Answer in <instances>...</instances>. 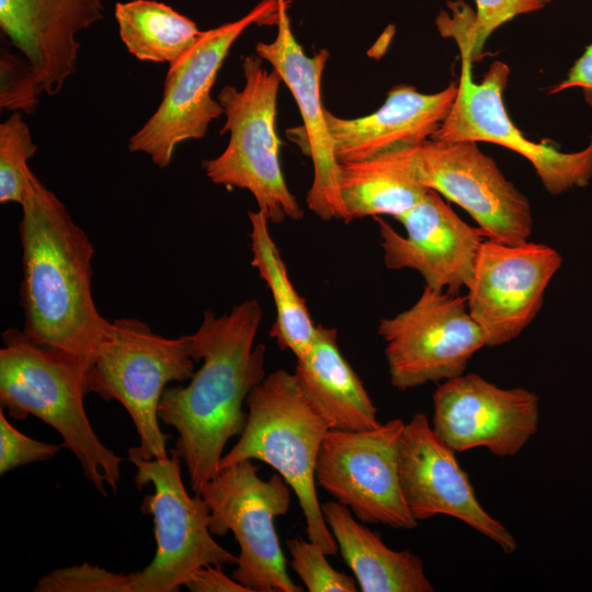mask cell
<instances>
[{
    "label": "cell",
    "instance_id": "6da1fadb",
    "mask_svg": "<svg viewBox=\"0 0 592 592\" xmlns=\"http://www.w3.org/2000/svg\"><path fill=\"white\" fill-rule=\"evenodd\" d=\"M262 316L257 299L220 316L206 310L193 333V358L202 366L187 386L163 390L158 415L179 433L171 453L185 463L195 494L219 471L227 442L247 423L242 406L266 376L265 346L254 345Z\"/></svg>",
    "mask_w": 592,
    "mask_h": 592
},
{
    "label": "cell",
    "instance_id": "7a4b0ae2",
    "mask_svg": "<svg viewBox=\"0 0 592 592\" xmlns=\"http://www.w3.org/2000/svg\"><path fill=\"white\" fill-rule=\"evenodd\" d=\"M31 182L19 224L23 330L41 344L91 361L110 325L92 295L94 247L34 173Z\"/></svg>",
    "mask_w": 592,
    "mask_h": 592
},
{
    "label": "cell",
    "instance_id": "3957f363",
    "mask_svg": "<svg viewBox=\"0 0 592 592\" xmlns=\"http://www.w3.org/2000/svg\"><path fill=\"white\" fill-rule=\"evenodd\" d=\"M2 342L0 407L13 419L31 414L50 425L78 458L88 481L103 497L105 485L116 493L123 458L101 442L83 405L90 394V361L41 344L16 328L7 329Z\"/></svg>",
    "mask_w": 592,
    "mask_h": 592
},
{
    "label": "cell",
    "instance_id": "277c9868",
    "mask_svg": "<svg viewBox=\"0 0 592 592\" xmlns=\"http://www.w3.org/2000/svg\"><path fill=\"white\" fill-rule=\"evenodd\" d=\"M247 423L237 443L223 455L221 468L243 459L273 467L295 492L308 539L329 556L339 551L316 492V464L330 429L303 392L295 373L277 369L248 395Z\"/></svg>",
    "mask_w": 592,
    "mask_h": 592
},
{
    "label": "cell",
    "instance_id": "5b68a950",
    "mask_svg": "<svg viewBox=\"0 0 592 592\" xmlns=\"http://www.w3.org/2000/svg\"><path fill=\"white\" fill-rule=\"evenodd\" d=\"M241 66L243 88L225 86L217 96L226 117L220 134L229 133L228 145L204 160L203 168L213 183L249 191L270 223L298 220L304 213L285 182L275 129L282 79L258 55L246 56Z\"/></svg>",
    "mask_w": 592,
    "mask_h": 592
},
{
    "label": "cell",
    "instance_id": "8992f818",
    "mask_svg": "<svg viewBox=\"0 0 592 592\" xmlns=\"http://www.w3.org/2000/svg\"><path fill=\"white\" fill-rule=\"evenodd\" d=\"M193 334L166 338L136 318L110 321L107 332L92 356L88 371L89 392L118 401L129 414L145 458L168 457L159 425L158 408L171 382L194 374Z\"/></svg>",
    "mask_w": 592,
    "mask_h": 592
},
{
    "label": "cell",
    "instance_id": "52a82bcc",
    "mask_svg": "<svg viewBox=\"0 0 592 592\" xmlns=\"http://www.w3.org/2000/svg\"><path fill=\"white\" fill-rule=\"evenodd\" d=\"M436 26L442 36L456 41L462 66L456 96L431 139L486 141L509 148L531 162L546 191L554 195L587 186L592 178V137L583 149L574 152H563L554 145L527 139L504 107L502 94L509 81V66L496 60L482 80L476 82L463 15L441 12Z\"/></svg>",
    "mask_w": 592,
    "mask_h": 592
},
{
    "label": "cell",
    "instance_id": "ba28073f",
    "mask_svg": "<svg viewBox=\"0 0 592 592\" xmlns=\"http://www.w3.org/2000/svg\"><path fill=\"white\" fill-rule=\"evenodd\" d=\"M179 459L172 453L171 457L149 459L138 446L128 449L136 487H153L140 510L152 516L157 544L151 562L133 572V592H177L203 566L237 565L238 557L221 547L209 531L206 501L186 491Z\"/></svg>",
    "mask_w": 592,
    "mask_h": 592
},
{
    "label": "cell",
    "instance_id": "9c48e42d",
    "mask_svg": "<svg viewBox=\"0 0 592 592\" xmlns=\"http://www.w3.org/2000/svg\"><path fill=\"white\" fill-rule=\"evenodd\" d=\"M251 459L221 468L201 496L210 509L209 531L234 533L239 545L232 578L251 592H303L286 569L274 519L287 513L288 483L277 473L264 480Z\"/></svg>",
    "mask_w": 592,
    "mask_h": 592
},
{
    "label": "cell",
    "instance_id": "30bf717a",
    "mask_svg": "<svg viewBox=\"0 0 592 592\" xmlns=\"http://www.w3.org/2000/svg\"><path fill=\"white\" fill-rule=\"evenodd\" d=\"M278 7V0H263L239 20L203 31L193 48L169 66L161 102L128 139V149L163 169L180 143L203 138L224 114L210 91L231 46L250 25L277 21Z\"/></svg>",
    "mask_w": 592,
    "mask_h": 592
},
{
    "label": "cell",
    "instance_id": "8fae6325",
    "mask_svg": "<svg viewBox=\"0 0 592 592\" xmlns=\"http://www.w3.org/2000/svg\"><path fill=\"white\" fill-rule=\"evenodd\" d=\"M377 331L398 390L463 375L471 356L487 346L467 297L429 286L409 309L382 319Z\"/></svg>",
    "mask_w": 592,
    "mask_h": 592
},
{
    "label": "cell",
    "instance_id": "7c38bea8",
    "mask_svg": "<svg viewBox=\"0 0 592 592\" xmlns=\"http://www.w3.org/2000/svg\"><path fill=\"white\" fill-rule=\"evenodd\" d=\"M391 419L365 431L329 430L316 464V481L367 524L411 530L399 480V443L405 428Z\"/></svg>",
    "mask_w": 592,
    "mask_h": 592
},
{
    "label": "cell",
    "instance_id": "4fadbf2b",
    "mask_svg": "<svg viewBox=\"0 0 592 592\" xmlns=\"http://www.w3.org/2000/svg\"><path fill=\"white\" fill-rule=\"evenodd\" d=\"M409 153L420 182L464 208L487 238L527 241L533 229L528 200L477 143L429 138L410 146Z\"/></svg>",
    "mask_w": 592,
    "mask_h": 592
},
{
    "label": "cell",
    "instance_id": "5bb4252c",
    "mask_svg": "<svg viewBox=\"0 0 592 592\" xmlns=\"http://www.w3.org/2000/svg\"><path fill=\"white\" fill-rule=\"evenodd\" d=\"M561 264V254L544 243L485 239L466 297L487 346L510 342L533 321Z\"/></svg>",
    "mask_w": 592,
    "mask_h": 592
},
{
    "label": "cell",
    "instance_id": "9a60e30c",
    "mask_svg": "<svg viewBox=\"0 0 592 592\" xmlns=\"http://www.w3.org/2000/svg\"><path fill=\"white\" fill-rule=\"evenodd\" d=\"M539 398L526 388H501L477 374L445 380L433 394L432 429L455 453L485 447L516 455L537 432Z\"/></svg>",
    "mask_w": 592,
    "mask_h": 592
},
{
    "label": "cell",
    "instance_id": "2e32d148",
    "mask_svg": "<svg viewBox=\"0 0 592 592\" xmlns=\"http://www.w3.org/2000/svg\"><path fill=\"white\" fill-rule=\"evenodd\" d=\"M398 467L406 504L417 521L448 515L494 542L505 554L517 549L511 532L481 506L455 452L435 434L424 413H415L405 424Z\"/></svg>",
    "mask_w": 592,
    "mask_h": 592
},
{
    "label": "cell",
    "instance_id": "e0dca14e",
    "mask_svg": "<svg viewBox=\"0 0 592 592\" xmlns=\"http://www.w3.org/2000/svg\"><path fill=\"white\" fill-rule=\"evenodd\" d=\"M378 223L383 259L387 269H410L421 274L436 291L457 294L468 287L481 243L487 239L480 227L465 223L441 194L429 189L412 208L397 218L406 235L387 221Z\"/></svg>",
    "mask_w": 592,
    "mask_h": 592
},
{
    "label": "cell",
    "instance_id": "ac0fdd59",
    "mask_svg": "<svg viewBox=\"0 0 592 592\" xmlns=\"http://www.w3.org/2000/svg\"><path fill=\"white\" fill-rule=\"evenodd\" d=\"M277 34L272 42H259L257 55L271 64L291 91L303 119L300 147L312 161L314 178L307 193V206L323 220L342 219L346 214L339 193L337 160L321 98L322 72L329 58L327 49L308 56L294 36L286 0H278Z\"/></svg>",
    "mask_w": 592,
    "mask_h": 592
},
{
    "label": "cell",
    "instance_id": "d6986e66",
    "mask_svg": "<svg viewBox=\"0 0 592 592\" xmlns=\"http://www.w3.org/2000/svg\"><path fill=\"white\" fill-rule=\"evenodd\" d=\"M103 18L102 0H0L1 34L29 60L48 95L76 73L78 35Z\"/></svg>",
    "mask_w": 592,
    "mask_h": 592
},
{
    "label": "cell",
    "instance_id": "ffe728a7",
    "mask_svg": "<svg viewBox=\"0 0 592 592\" xmlns=\"http://www.w3.org/2000/svg\"><path fill=\"white\" fill-rule=\"evenodd\" d=\"M456 92L457 82L430 94L397 84L389 90L384 104L368 115L343 118L327 110L338 162L372 158L431 138L446 117Z\"/></svg>",
    "mask_w": 592,
    "mask_h": 592
},
{
    "label": "cell",
    "instance_id": "44dd1931",
    "mask_svg": "<svg viewBox=\"0 0 592 592\" xmlns=\"http://www.w3.org/2000/svg\"><path fill=\"white\" fill-rule=\"evenodd\" d=\"M299 386L331 430L365 431L379 426L377 408L343 356L334 328L321 325L309 350L296 358Z\"/></svg>",
    "mask_w": 592,
    "mask_h": 592
},
{
    "label": "cell",
    "instance_id": "7402d4cb",
    "mask_svg": "<svg viewBox=\"0 0 592 592\" xmlns=\"http://www.w3.org/2000/svg\"><path fill=\"white\" fill-rule=\"evenodd\" d=\"M325 520L362 592H432L422 559L409 549L389 548L337 501L321 503Z\"/></svg>",
    "mask_w": 592,
    "mask_h": 592
},
{
    "label": "cell",
    "instance_id": "603a6c76",
    "mask_svg": "<svg viewBox=\"0 0 592 592\" xmlns=\"http://www.w3.org/2000/svg\"><path fill=\"white\" fill-rule=\"evenodd\" d=\"M409 147L339 163L338 185L346 223L382 215L397 219L422 200L429 189L414 172Z\"/></svg>",
    "mask_w": 592,
    "mask_h": 592
},
{
    "label": "cell",
    "instance_id": "cb8c5ba5",
    "mask_svg": "<svg viewBox=\"0 0 592 592\" xmlns=\"http://www.w3.org/2000/svg\"><path fill=\"white\" fill-rule=\"evenodd\" d=\"M251 265L258 271L272 294L275 321L270 335L282 350L291 351L296 358L311 346L318 325L303 298L294 287L285 262L270 231V220L258 209L249 212Z\"/></svg>",
    "mask_w": 592,
    "mask_h": 592
},
{
    "label": "cell",
    "instance_id": "d4e9b609",
    "mask_svg": "<svg viewBox=\"0 0 592 592\" xmlns=\"http://www.w3.org/2000/svg\"><path fill=\"white\" fill-rule=\"evenodd\" d=\"M114 16L127 50L141 61L178 62L203 31L190 18L156 0L117 2Z\"/></svg>",
    "mask_w": 592,
    "mask_h": 592
},
{
    "label": "cell",
    "instance_id": "484cf974",
    "mask_svg": "<svg viewBox=\"0 0 592 592\" xmlns=\"http://www.w3.org/2000/svg\"><path fill=\"white\" fill-rule=\"evenodd\" d=\"M37 150L30 128L20 112L0 124V203H18L26 200L32 182L27 163Z\"/></svg>",
    "mask_w": 592,
    "mask_h": 592
},
{
    "label": "cell",
    "instance_id": "4316f807",
    "mask_svg": "<svg viewBox=\"0 0 592 592\" xmlns=\"http://www.w3.org/2000/svg\"><path fill=\"white\" fill-rule=\"evenodd\" d=\"M10 42L3 37L0 49V109L32 114L38 96L45 91L29 60L13 54Z\"/></svg>",
    "mask_w": 592,
    "mask_h": 592
},
{
    "label": "cell",
    "instance_id": "83f0119b",
    "mask_svg": "<svg viewBox=\"0 0 592 592\" xmlns=\"http://www.w3.org/2000/svg\"><path fill=\"white\" fill-rule=\"evenodd\" d=\"M291 567L309 592H356L355 579L331 567L320 546L300 537L286 540Z\"/></svg>",
    "mask_w": 592,
    "mask_h": 592
},
{
    "label": "cell",
    "instance_id": "f1b7e54d",
    "mask_svg": "<svg viewBox=\"0 0 592 592\" xmlns=\"http://www.w3.org/2000/svg\"><path fill=\"white\" fill-rule=\"evenodd\" d=\"M133 572H114L83 562L54 569L37 580L34 592H133Z\"/></svg>",
    "mask_w": 592,
    "mask_h": 592
},
{
    "label": "cell",
    "instance_id": "f546056e",
    "mask_svg": "<svg viewBox=\"0 0 592 592\" xmlns=\"http://www.w3.org/2000/svg\"><path fill=\"white\" fill-rule=\"evenodd\" d=\"M551 0H475L476 12L469 10L467 35L471 59L479 57L489 36L513 18L536 12Z\"/></svg>",
    "mask_w": 592,
    "mask_h": 592
},
{
    "label": "cell",
    "instance_id": "4dcf8cb0",
    "mask_svg": "<svg viewBox=\"0 0 592 592\" xmlns=\"http://www.w3.org/2000/svg\"><path fill=\"white\" fill-rule=\"evenodd\" d=\"M61 445L34 440L15 429L0 409V475L19 466L53 458Z\"/></svg>",
    "mask_w": 592,
    "mask_h": 592
},
{
    "label": "cell",
    "instance_id": "1f68e13d",
    "mask_svg": "<svg viewBox=\"0 0 592 592\" xmlns=\"http://www.w3.org/2000/svg\"><path fill=\"white\" fill-rule=\"evenodd\" d=\"M184 587L192 592H251L232 577H228L220 566L215 565H206L195 570Z\"/></svg>",
    "mask_w": 592,
    "mask_h": 592
},
{
    "label": "cell",
    "instance_id": "d6a6232c",
    "mask_svg": "<svg viewBox=\"0 0 592 592\" xmlns=\"http://www.w3.org/2000/svg\"><path fill=\"white\" fill-rule=\"evenodd\" d=\"M570 88H581L584 101L592 107V42L573 62L566 78L551 88L549 93H559Z\"/></svg>",
    "mask_w": 592,
    "mask_h": 592
}]
</instances>
